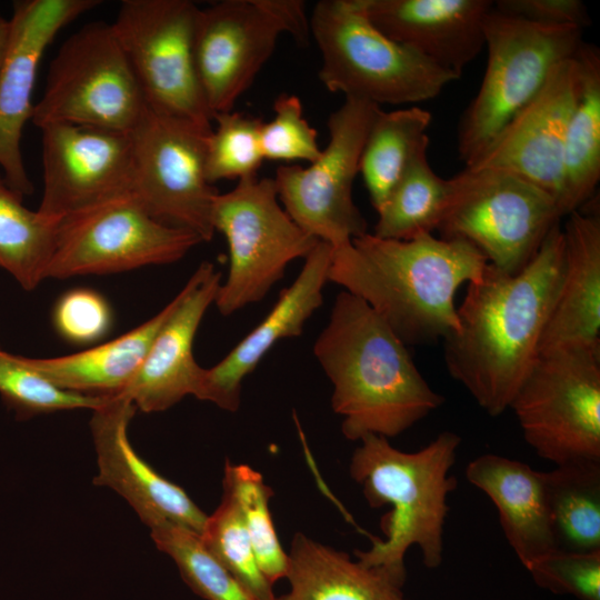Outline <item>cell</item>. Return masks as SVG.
<instances>
[{"mask_svg":"<svg viewBox=\"0 0 600 600\" xmlns=\"http://www.w3.org/2000/svg\"><path fill=\"white\" fill-rule=\"evenodd\" d=\"M563 257L560 222L517 274L487 263L469 282L458 329L443 341L451 378L491 417L507 409L539 357V346L558 289Z\"/></svg>","mask_w":600,"mask_h":600,"instance_id":"obj_1","label":"cell"},{"mask_svg":"<svg viewBox=\"0 0 600 600\" xmlns=\"http://www.w3.org/2000/svg\"><path fill=\"white\" fill-rule=\"evenodd\" d=\"M487 263L464 240L432 233L393 240L367 232L333 248L329 282L367 302L407 347L422 346L458 329L456 293Z\"/></svg>","mask_w":600,"mask_h":600,"instance_id":"obj_2","label":"cell"},{"mask_svg":"<svg viewBox=\"0 0 600 600\" xmlns=\"http://www.w3.org/2000/svg\"><path fill=\"white\" fill-rule=\"evenodd\" d=\"M313 354L332 383L342 434L400 436L437 410L444 397L416 367L408 347L362 299L341 291Z\"/></svg>","mask_w":600,"mask_h":600,"instance_id":"obj_3","label":"cell"},{"mask_svg":"<svg viewBox=\"0 0 600 600\" xmlns=\"http://www.w3.org/2000/svg\"><path fill=\"white\" fill-rule=\"evenodd\" d=\"M360 441L351 457L350 474L371 508L389 504L391 511L381 519L386 539L372 537L370 549L353 553L402 588L407 580L404 556L412 546L420 549L426 568L437 569L443 561L448 496L457 488L450 469L461 438L442 431L414 452L401 451L377 434Z\"/></svg>","mask_w":600,"mask_h":600,"instance_id":"obj_4","label":"cell"},{"mask_svg":"<svg viewBox=\"0 0 600 600\" xmlns=\"http://www.w3.org/2000/svg\"><path fill=\"white\" fill-rule=\"evenodd\" d=\"M326 89L377 106L437 97L457 78L392 41L368 19L361 0H321L309 18Z\"/></svg>","mask_w":600,"mask_h":600,"instance_id":"obj_5","label":"cell"},{"mask_svg":"<svg viewBox=\"0 0 600 600\" xmlns=\"http://www.w3.org/2000/svg\"><path fill=\"white\" fill-rule=\"evenodd\" d=\"M582 30L531 23L492 6L483 20L486 71L458 129V150L466 164L536 97L552 69L577 53Z\"/></svg>","mask_w":600,"mask_h":600,"instance_id":"obj_6","label":"cell"},{"mask_svg":"<svg viewBox=\"0 0 600 600\" xmlns=\"http://www.w3.org/2000/svg\"><path fill=\"white\" fill-rule=\"evenodd\" d=\"M147 108L112 24L92 21L51 60L31 121L39 129L71 124L130 133Z\"/></svg>","mask_w":600,"mask_h":600,"instance_id":"obj_7","label":"cell"},{"mask_svg":"<svg viewBox=\"0 0 600 600\" xmlns=\"http://www.w3.org/2000/svg\"><path fill=\"white\" fill-rule=\"evenodd\" d=\"M450 183L440 237L469 242L510 274L528 266L562 218L551 196L509 172L464 168Z\"/></svg>","mask_w":600,"mask_h":600,"instance_id":"obj_8","label":"cell"},{"mask_svg":"<svg viewBox=\"0 0 600 600\" xmlns=\"http://www.w3.org/2000/svg\"><path fill=\"white\" fill-rule=\"evenodd\" d=\"M212 224L229 249L228 277L214 300L223 317L261 301L283 278L288 264L304 259L319 242L282 208L274 180L258 176L218 193Z\"/></svg>","mask_w":600,"mask_h":600,"instance_id":"obj_9","label":"cell"},{"mask_svg":"<svg viewBox=\"0 0 600 600\" xmlns=\"http://www.w3.org/2000/svg\"><path fill=\"white\" fill-rule=\"evenodd\" d=\"M509 409L540 458L600 462V348L539 354Z\"/></svg>","mask_w":600,"mask_h":600,"instance_id":"obj_10","label":"cell"},{"mask_svg":"<svg viewBox=\"0 0 600 600\" xmlns=\"http://www.w3.org/2000/svg\"><path fill=\"white\" fill-rule=\"evenodd\" d=\"M289 33L300 44L311 36L300 0H223L198 10L193 58L198 80L214 117L232 111Z\"/></svg>","mask_w":600,"mask_h":600,"instance_id":"obj_11","label":"cell"},{"mask_svg":"<svg viewBox=\"0 0 600 600\" xmlns=\"http://www.w3.org/2000/svg\"><path fill=\"white\" fill-rule=\"evenodd\" d=\"M198 10L189 0H122L111 24L147 107L212 131L193 58Z\"/></svg>","mask_w":600,"mask_h":600,"instance_id":"obj_12","label":"cell"},{"mask_svg":"<svg viewBox=\"0 0 600 600\" xmlns=\"http://www.w3.org/2000/svg\"><path fill=\"white\" fill-rule=\"evenodd\" d=\"M380 109L369 101L346 98L328 118L330 139L320 157L307 168H277L273 180L282 208L301 229L333 248L368 232V223L353 201L352 186Z\"/></svg>","mask_w":600,"mask_h":600,"instance_id":"obj_13","label":"cell"},{"mask_svg":"<svg viewBox=\"0 0 600 600\" xmlns=\"http://www.w3.org/2000/svg\"><path fill=\"white\" fill-rule=\"evenodd\" d=\"M211 131L147 108L130 132L133 196L157 220L210 241L212 210L219 191L206 172Z\"/></svg>","mask_w":600,"mask_h":600,"instance_id":"obj_14","label":"cell"},{"mask_svg":"<svg viewBox=\"0 0 600 600\" xmlns=\"http://www.w3.org/2000/svg\"><path fill=\"white\" fill-rule=\"evenodd\" d=\"M200 242L196 233L157 220L134 196H127L58 224L47 279L169 264Z\"/></svg>","mask_w":600,"mask_h":600,"instance_id":"obj_15","label":"cell"},{"mask_svg":"<svg viewBox=\"0 0 600 600\" xmlns=\"http://www.w3.org/2000/svg\"><path fill=\"white\" fill-rule=\"evenodd\" d=\"M41 130L43 193L37 211L59 224L133 196L130 133L71 124Z\"/></svg>","mask_w":600,"mask_h":600,"instance_id":"obj_16","label":"cell"},{"mask_svg":"<svg viewBox=\"0 0 600 600\" xmlns=\"http://www.w3.org/2000/svg\"><path fill=\"white\" fill-rule=\"evenodd\" d=\"M577 94L578 64L573 56L552 69L536 97L466 169L500 170L518 176L551 196L559 210L564 139Z\"/></svg>","mask_w":600,"mask_h":600,"instance_id":"obj_17","label":"cell"},{"mask_svg":"<svg viewBox=\"0 0 600 600\" xmlns=\"http://www.w3.org/2000/svg\"><path fill=\"white\" fill-rule=\"evenodd\" d=\"M99 0H20L13 3L10 39L0 70V167L7 183L33 192L21 151L31 120L38 67L47 47L71 21L99 6Z\"/></svg>","mask_w":600,"mask_h":600,"instance_id":"obj_18","label":"cell"},{"mask_svg":"<svg viewBox=\"0 0 600 600\" xmlns=\"http://www.w3.org/2000/svg\"><path fill=\"white\" fill-rule=\"evenodd\" d=\"M136 410L122 393L109 396L104 404L92 410L90 429L98 464L93 484L114 490L148 528L170 521L200 536L207 514L131 446L128 427Z\"/></svg>","mask_w":600,"mask_h":600,"instance_id":"obj_19","label":"cell"},{"mask_svg":"<svg viewBox=\"0 0 600 600\" xmlns=\"http://www.w3.org/2000/svg\"><path fill=\"white\" fill-rule=\"evenodd\" d=\"M222 274L203 261L176 296L177 302L132 380L120 392L143 412L164 411L187 396L197 397L204 368L193 342L208 308L214 303Z\"/></svg>","mask_w":600,"mask_h":600,"instance_id":"obj_20","label":"cell"},{"mask_svg":"<svg viewBox=\"0 0 600 600\" xmlns=\"http://www.w3.org/2000/svg\"><path fill=\"white\" fill-rule=\"evenodd\" d=\"M332 251L329 243H317L263 320L217 364L204 368L197 399L230 412L239 409L244 378L280 340L300 337L306 322L322 306Z\"/></svg>","mask_w":600,"mask_h":600,"instance_id":"obj_21","label":"cell"},{"mask_svg":"<svg viewBox=\"0 0 600 600\" xmlns=\"http://www.w3.org/2000/svg\"><path fill=\"white\" fill-rule=\"evenodd\" d=\"M371 23L392 41L453 74L484 48L490 0H361Z\"/></svg>","mask_w":600,"mask_h":600,"instance_id":"obj_22","label":"cell"},{"mask_svg":"<svg viewBox=\"0 0 600 600\" xmlns=\"http://www.w3.org/2000/svg\"><path fill=\"white\" fill-rule=\"evenodd\" d=\"M563 257L539 354L566 348H600V218L579 210L562 228Z\"/></svg>","mask_w":600,"mask_h":600,"instance_id":"obj_23","label":"cell"},{"mask_svg":"<svg viewBox=\"0 0 600 600\" xmlns=\"http://www.w3.org/2000/svg\"><path fill=\"white\" fill-rule=\"evenodd\" d=\"M466 478L494 504L503 534L524 568L554 550L543 471L486 453L468 463Z\"/></svg>","mask_w":600,"mask_h":600,"instance_id":"obj_24","label":"cell"},{"mask_svg":"<svg viewBox=\"0 0 600 600\" xmlns=\"http://www.w3.org/2000/svg\"><path fill=\"white\" fill-rule=\"evenodd\" d=\"M176 302L174 297L151 319L109 342L63 357H23L24 362L63 390L87 396L118 394L134 377Z\"/></svg>","mask_w":600,"mask_h":600,"instance_id":"obj_25","label":"cell"},{"mask_svg":"<svg viewBox=\"0 0 600 600\" xmlns=\"http://www.w3.org/2000/svg\"><path fill=\"white\" fill-rule=\"evenodd\" d=\"M288 559L290 590L277 600H408L383 571L301 532L294 534Z\"/></svg>","mask_w":600,"mask_h":600,"instance_id":"obj_26","label":"cell"},{"mask_svg":"<svg viewBox=\"0 0 600 600\" xmlns=\"http://www.w3.org/2000/svg\"><path fill=\"white\" fill-rule=\"evenodd\" d=\"M578 94L568 122L563 150L561 217L579 210L600 179V54L582 42L574 54Z\"/></svg>","mask_w":600,"mask_h":600,"instance_id":"obj_27","label":"cell"},{"mask_svg":"<svg viewBox=\"0 0 600 600\" xmlns=\"http://www.w3.org/2000/svg\"><path fill=\"white\" fill-rule=\"evenodd\" d=\"M554 550H600V462L543 472Z\"/></svg>","mask_w":600,"mask_h":600,"instance_id":"obj_28","label":"cell"},{"mask_svg":"<svg viewBox=\"0 0 600 600\" xmlns=\"http://www.w3.org/2000/svg\"><path fill=\"white\" fill-rule=\"evenodd\" d=\"M429 137L420 143L378 213V238L409 240L437 230L450 196V179H442L428 160Z\"/></svg>","mask_w":600,"mask_h":600,"instance_id":"obj_29","label":"cell"},{"mask_svg":"<svg viewBox=\"0 0 600 600\" xmlns=\"http://www.w3.org/2000/svg\"><path fill=\"white\" fill-rule=\"evenodd\" d=\"M430 122V112L417 106L389 112L380 109L376 116L363 144L359 173L377 212L428 137Z\"/></svg>","mask_w":600,"mask_h":600,"instance_id":"obj_30","label":"cell"},{"mask_svg":"<svg viewBox=\"0 0 600 600\" xmlns=\"http://www.w3.org/2000/svg\"><path fill=\"white\" fill-rule=\"evenodd\" d=\"M0 173V267L28 291L47 279L58 224L22 203Z\"/></svg>","mask_w":600,"mask_h":600,"instance_id":"obj_31","label":"cell"},{"mask_svg":"<svg viewBox=\"0 0 600 600\" xmlns=\"http://www.w3.org/2000/svg\"><path fill=\"white\" fill-rule=\"evenodd\" d=\"M157 548L177 564L182 580L206 600H258L203 546L199 534L170 521L150 528Z\"/></svg>","mask_w":600,"mask_h":600,"instance_id":"obj_32","label":"cell"},{"mask_svg":"<svg viewBox=\"0 0 600 600\" xmlns=\"http://www.w3.org/2000/svg\"><path fill=\"white\" fill-rule=\"evenodd\" d=\"M222 487L229 489L236 498L258 566L273 586L287 577L289 563L269 510L273 490L250 466L232 464L229 461L224 466Z\"/></svg>","mask_w":600,"mask_h":600,"instance_id":"obj_33","label":"cell"},{"mask_svg":"<svg viewBox=\"0 0 600 600\" xmlns=\"http://www.w3.org/2000/svg\"><path fill=\"white\" fill-rule=\"evenodd\" d=\"M200 539L206 549L258 600H277L260 570L232 492L223 487L221 501L207 520Z\"/></svg>","mask_w":600,"mask_h":600,"instance_id":"obj_34","label":"cell"},{"mask_svg":"<svg viewBox=\"0 0 600 600\" xmlns=\"http://www.w3.org/2000/svg\"><path fill=\"white\" fill-rule=\"evenodd\" d=\"M217 126L207 138L206 172L210 183L257 176L264 160L260 118L238 111L218 113Z\"/></svg>","mask_w":600,"mask_h":600,"instance_id":"obj_35","label":"cell"},{"mask_svg":"<svg viewBox=\"0 0 600 600\" xmlns=\"http://www.w3.org/2000/svg\"><path fill=\"white\" fill-rule=\"evenodd\" d=\"M0 394L19 418L60 410H94L109 396H87L63 390L31 369L22 356L0 348Z\"/></svg>","mask_w":600,"mask_h":600,"instance_id":"obj_36","label":"cell"},{"mask_svg":"<svg viewBox=\"0 0 600 600\" xmlns=\"http://www.w3.org/2000/svg\"><path fill=\"white\" fill-rule=\"evenodd\" d=\"M274 116L260 131L264 160L314 162L321 154L317 130L303 117L300 99L281 93L273 103Z\"/></svg>","mask_w":600,"mask_h":600,"instance_id":"obj_37","label":"cell"},{"mask_svg":"<svg viewBox=\"0 0 600 600\" xmlns=\"http://www.w3.org/2000/svg\"><path fill=\"white\" fill-rule=\"evenodd\" d=\"M534 583L554 594L600 600V550H552L526 568Z\"/></svg>","mask_w":600,"mask_h":600,"instance_id":"obj_38","label":"cell"},{"mask_svg":"<svg viewBox=\"0 0 600 600\" xmlns=\"http://www.w3.org/2000/svg\"><path fill=\"white\" fill-rule=\"evenodd\" d=\"M53 319L63 338L77 343H89L99 340L109 330L111 312L98 292L74 289L60 298Z\"/></svg>","mask_w":600,"mask_h":600,"instance_id":"obj_39","label":"cell"},{"mask_svg":"<svg viewBox=\"0 0 600 600\" xmlns=\"http://www.w3.org/2000/svg\"><path fill=\"white\" fill-rule=\"evenodd\" d=\"M493 9L542 26H574L583 29L591 20L581 0H498Z\"/></svg>","mask_w":600,"mask_h":600,"instance_id":"obj_40","label":"cell"},{"mask_svg":"<svg viewBox=\"0 0 600 600\" xmlns=\"http://www.w3.org/2000/svg\"><path fill=\"white\" fill-rule=\"evenodd\" d=\"M10 39V19L0 12V70L2 68Z\"/></svg>","mask_w":600,"mask_h":600,"instance_id":"obj_41","label":"cell"}]
</instances>
